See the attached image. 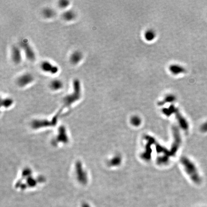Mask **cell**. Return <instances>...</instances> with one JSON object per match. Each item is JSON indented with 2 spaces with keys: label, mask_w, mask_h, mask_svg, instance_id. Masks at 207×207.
Masks as SVG:
<instances>
[{
  "label": "cell",
  "mask_w": 207,
  "mask_h": 207,
  "mask_svg": "<svg viewBox=\"0 0 207 207\" xmlns=\"http://www.w3.org/2000/svg\"><path fill=\"white\" fill-rule=\"evenodd\" d=\"M34 80V77L31 73H25L22 74L18 78L16 83L20 87H24L32 83Z\"/></svg>",
  "instance_id": "cell-4"
},
{
  "label": "cell",
  "mask_w": 207,
  "mask_h": 207,
  "mask_svg": "<svg viewBox=\"0 0 207 207\" xmlns=\"http://www.w3.org/2000/svg\"><path fill=\"white\" fill-rule=\"evenodd\" d=\"M50 86L51 89L53 91H58L62 88L63 83L59 79H54L51 81Z\"/></svg>",
  "instance_id": "cell-8"
},
{
  "label": "cell",
  "mask_w": 207,
  "mask_h": 207,
  "mask_svg": "<svg viewBox=\"0 0 207 207\" xmlns=\"http://www.w3.org/2000/svg\"><path fill=\"white\" fill-rule=\"evenodd\" d=\"M11 58L13 62L15 64L20 63L22 60V49L20 47L17 46H13L11 51Z\"/></svg>",
  "instance_id": "cell-5"
},
{
  "label": "cell",
  "mask_w": 207,
  "mask_h": 207,
  "mask_svg": "<svg viewBox=\"0 0 207 207\" xmlns=\"http://www.w3.org/2000/svg\"><path fill=\"white\" fill-rule=\"evenodd\" d=\"M181 163L184 167L186 172L191 177L192 181L195 183H200V182H201L200 177L195 164L191 162V161H190L189 159L186 157L182 158L181 159Z\"/></svg>",
  "instance_id": "cell-1"
},
{
  "label": "cell",
  "mask_w": 207,
  "mask_h": 207,
  "mask_svg": "<svg viewBox=\"0 0 207 207\" xmlns=\"http://www.w3.org/2000/svg\"><path fill=\"white\" fill-rule=\"evenodd\" d=\"M70 4V2L67 0H61L58 2V6L61 8H66Z\"/></svg>",
  "instance_id": "cell-13"
},
{
  "label": "cell",
  "mask_w": 207,
  "mask_h": 207,
  "mask_svg": "<svg viewBox=\"0 0 207 207\" xmlns=\"http://www.w3.org/2000/svg\"><path fill=\"white\" fill-rule=\"evenodd\" d=\"M62 18L64 20L66 21H71L76 17V14L73 10H69L65 11L62 14Z\"/></svg>",
  "instance_id": "cell-10"
},
{
  "label": "cell",
  "mask_w": 207,
  "mask_h": 207,
  "mask_svg": "<svg viewBox=\"0 0 207 207\" xmlns=\"http://www.w3.org/2000/svg\"><path fill=\"white\" fill-rule=\"evenodd\" d=\"M83 58V55L81 51H74L70 56V61L73 65H76L81 62Z\"/></svg>",
  "instance_id": "cell-7"
},
{
  "label": "cell",
  "mask_w": 207,
  "mask_h": 207,
  "mask_svg": "<svg viewBox=\"0 0 207 207\" xmlns=\"http://www.w3.org/2000/svg\"><path fill=\"white\" fill-rule=\"evenodd\" d=\"M42 15L43 16L46 18L51 19L55 16L56 15L55 11L51 8H45L43 10Z\"/></svg>",
  "instance_id": "cell-11"
},
{
  "label": "cell",
  "mask_w": 207,
  "mask_h": 207,
  "mask_svg": "<svg viewBox=\"0 0 207 207\" xmlns=\"http://www.w3.org/2000/svg\"><path fill=\"white\" fill-rule=\"evenodd\" d=\"M81 85L78 79H75L73 82V91L66 96L64 99L66 106H69L74 102L78 100L81 96Z\"/></svg>",
  "instance_id": "cell-2"
},
{
  "label": "cell",
  "mask_w": 207,
  "mask_h": 207,
  "mask_svg": "<svg viewBox=\"0 0 207 207\" xmlns=\"http://www.w3.org/2000/svg\"><path fill=\"white\" fill-rule=\"evenodd\" d=\"M20 47L25 53L26 58L29 61H33L35 60L36 56L35 51L27 41L26 40L22 41L20 42Z\"/></svg>",
  "instance_id": "cell-3"
},
{
  "label": "cell",
  "mask_w": 207,
  "mask_h": 207,
  "mask_svg": "<svg viewBox=\"0 0 207 207\" xmlns=\"http://www.w3.org/2000/svg\"><path fill=\"white\" fill-rule=\"evenodd\" d=\"M81 207H92L90 205L87 203H84L82 205Z\"/></svg>",
  "instance_id": "cell-15"
},
{
  "label": "cell",
  "mask_w": 207,
  "mask_h": 207,
  "mask_svg": "<svg viewBox=\"0 0 207 207\" xmlns=\"http://www.w3.org/2000/svg\"><path fill=\"white\" fill-rule=\"evenodd\" d=\"M40 67L41 70L46 73L54 74L58 72V67L48 61H43L41 63Z\"/></svg>",
  "instance_id": "cell-6"
},
{
  "label": "cell",
  "mask_w": 207,
  "mask_h": 207,
  "mask_svg": "<svg viewBox=\"0 0 207 207\" xmlns=\"http://www.w3.org/2000/svg\"><path fill=\"white\" fill-rule=\"evenodd\" d=\"M155 36H156V34L155 32L151 29L148 30L144 34L145 38L148 41L152 40L153 39H154Z\"/></svg>",
  "instance_id": "cell-12"
},
{
  "label": "cell",
  "mask_w": 207,
  "mask_h": 207,
  "mask_svg": "<svg viewBox=\"0 0 207 207\" xmlns=\"http://www.w3.org/2000/svg\"><path fill=\"white\" fill-rule=\"evenodd\" d=\"M11 103H12V100L10 99H5L3 100V104H4V105L9 106V105H10Z\"/></svg>",
  "instance_id": "cell-14"
},
{
  "label": "cell",
  "mask_w": 207,
  "mask_h": 207,
  "mask_svg": "<svg viewBox=\"0 0 207 207\" xmlns=\"http://www.w3.org/2000/svg\"><path fill=\"white\" fill-rule=\"evenodd\" d=\"M169 70L171 73L174 75H178L180 73H184L185 71V69L182 66L177 65L173 64L169 67Z\"/></svg>",
  "instance_id": "cell-9"
}]
</instances>
